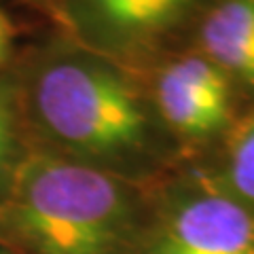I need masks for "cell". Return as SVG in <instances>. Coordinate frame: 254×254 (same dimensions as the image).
Returning <instances> with one entry per match:
<instances>
[{
    "label": "cell",
    "mask_w": 254,
    "mask_h": 254,
    "mask_svg": "<svg viewBox=\"0 0 254 254\" xmlns=\"http://www.w3.org/2000/svg\"><path fill=\"white\" fill-rule=\"evenodd\" d=\"M34 106L45 129L85 163H131L148 150L144 108L131 87L102 64H49L36 81Z\"/></svg>",
    "instance_id": "2"
},
{
    "label": "cell",
    "mask_w": 254,
    "mask_h": 254,
    "mask_svg": "<svg viewBox=\"0 0 254 254\" xmlns=\"http://www.w3.org/2000/svg\"><path fill=\"white\" fill-rule=\"evenodd\" d=\"M11 146V123H9V113L0 102V168H2L6 155H9Z\"/></svg>",
    "instance_id": "8"
},
{
    "label": "cell",
    "mask_w": 254,
    "mask_h": 254,
    "mask_svg": "<svg viewBox=\"0 0 254 254\" xmlns=\"http://www.w3.org/2000/svg\"><path fill=\"white\" fill-rule=\"evenodd\" d=\"M136 254H254V210L220 182H195L146 220Z\"/></svg>",
    "instance_id": "3"
},
{
    "label": "cell",
    "mask_w": 254,
    "mask_h": 254,
    "mask_svg": "<svg viewBox=\"0 0 254 254\" xmlns=\"http://www.w3.org/2000/svg\"><path fill=\"white\" fill-rule=\"evenodd\" d=\"M11 38H13V26L9 17L0 11V62H2L4 53L9 51V45H11Z\"/></svg>",
    "instance_id": "9"
},
{
    "label": "cell",
    "mask_w": 254,
    "mask_h": 254,
    "mask_svg": "<svg viewBox=\"0 0 254 254\" xmlns=\"http://www.w3.org/2000/svg\"><path fill=\"white\" fill-rule=\"evenodd\" d=\"M157 106L165 123L182 138L216 136L231 115L225 72L205 58H182L159 78Z\"/></svg>",
    "instance_id": "4"
},
{
    "label": "cell",
    "mask_w": 254,
    "mask_h": 254,
    "mask_svg": "<svg viewBox=\"0 0 254 254\" xmlns=\"http://www.w3.org/2000/svg\"><path fill=\"white\" fill-rule=\"evenodd\" d=\"M201 47L222 72L254 85V0H220L201 23Z\"/></svg>",
    "instance_id": "5"
},
{
    "label": "cell",
    "mask_w": 254,
    "mask_h": 254,
    "mask_svg": "<svg viewBox=\"0 0 254 254\" xmlns=\"http://www.w3.org/2000/svg\"><path fill=\"white\" fill-rule=\"evenodd\" d=\"M190 0H78L81 15L98 34L136 43L161 34L187 11Z\"/></svg>",
    "instance_id": "6"
},
{
    "label": "cell",
    "mask_w": 254,
    "mask_h": 254,
    "mask_svg": "<svg viewBox=\"0 0 254 254\" xmlns=\"http://www.w3.org/2000/svg\"><path fill=\"white\" fill-rule=\"evenodd\" d=\"M11 225L28 254H136L146 220L110 170L36 155L15 180Z\"/></svg>",
    "instance_id": "1"
},
{
    "label": "cell",
    "mask_w": 254,
    "mask_h": 254,
    "mask_svg": "<svg viewBox=\"0 0 254 254\" xmlns=\"http://www.w3.org/2000/svg\"><path fill=\"white\" fill-rule=\"evenodd\" d=\"M220 185L254 210V115L246 119L229 140Z\"/></svg>",
    "instance_id": "7"
}]
</instances>
